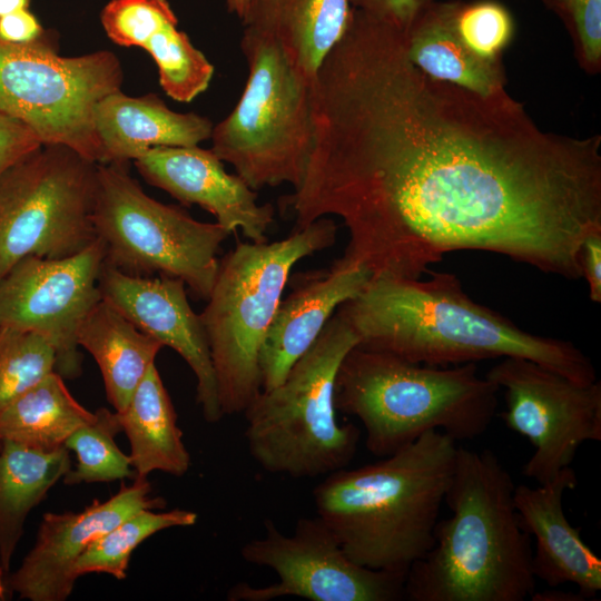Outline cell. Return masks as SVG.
I'll return each instance as SVG.
<instances>
[{"label": "cell", "instance_id": "e575fe53", "mask_svg": "<svg viewBox=\"0 0 601 601\" xmlns=\"http://www.w3.org/2000/svg\"><path fill=\"white\" fill-rule=\"evenodd\" d=\"M353 8L361 9L395 28L406 32L418 13L432 0H351Z\"/></svg>", "mask_w": 601, "mask_h": 601}, {"label": "cell", "instance_id": "d6986e66", "mask_svg": "<svg viewBox=\"0 0 601 601\" xmlns=\"http://www.w3.org/2000/svg\"><path fill=\"white\" fill-rule=\"evenodd\" d=\"M571 466L551 481L532 487L515 485L513 501L522 528L535 539L532 571L550 588L573 583L579 594L591 599L601 590V559L582 540L580 530L568 521L563 495L577 486Z\"/></svg>", "mask_w": 601, "mask_h": 601}, {"label": "cell", "instance_id": "836d02e7", "mask_svg": "<svg viewBox=\"0 0 601 601\" xmlns=\"http://www.w3.org/2000/svg\"><path fill=\"white\" fill-rule=\"evenodd\" d=\"M41 145L26 125L0 111V175Z\"/></svg>", "mask_w": 601, "mask_h": 601}, {"label": "cell", "instance_id": "2e32d148", "mask_svg": "<svg viewBox=\"0 0 601 601\" xmlns=\"http://www.w3.org/2000/svg\"><path fill=\"white\" fill-rule=\"evenodd\" d=\"M98 286L110 303L141 332L174 349L193 371L196 401L208 423L223 417L206 333L187 298L185 283L168 276L125 274L104 262Z\"/></svg>", "mask_w": 601, "mask_h": 601}, {"label": "cell", "instance_id": "ab89813d", "mask_svg": "<svg viewBox=\"0 0 601 601\" xmlns=\"http://www.w3.org/2000/svg\"><path fill=\"white\" fill-rule=\"evenodd\" d=\"M12 594L8 587L7 579L2 578L0 575V601H6L9 599V597Z\"/></svg>", "mask_w": 601, "mask_h": 601}, {"label": "cell", "instance_id": "f35d334b", "mask_svg": "<svg viewBox=\"0 0 601 601\" xmlns=\"http://www.w3.org/2000/svg\"><path fill=\"white\" fill-rule=\"evenodd\" d=\"M253 0H225L229 12L235 13L242 20L249 10Z\"/></svg>", "mask_w": 601, "mask_h": 601}, {"label": "cell", "instance_id": "603a6c76", "mask_svg": "<svg viewBox=\"0 0 601 601\" xmlns=\"http://www.w3.org/2000/svg\"><path fill=\"white\" fill-rule=\"evenodd\" d=\"M78 345L95 358L116 412L128 405L164 347L102 298L81 324Z\"/></svg>", "mask_w": 601, "mask_h": 601}, {"label": "cell", "instance_id": "4fadbf2b", "mask_svg": "<svg viewBox=\"0 0 601 601\" xmlns=\"http://www.w3.org/2000/svg\"><path fill=\"white\" fill-rule=\"evenodd\" d=\"M485 377L503 391L506 427L534 452L522 474L544 484L571 466L584 442L601 440V383L579 384L534 361L503 357Z\"/></svg>", "mask_w": 601, "mask_h": 601}, {"label": "cell", "instance_id": "8992f818", "mask_svg": "<svg viewBox=\"0 0 601 601\" xmlns=\"http://www.w3.org/2000/svg\"><path fill=\"white\" fill-rule=\"evenodd\" d=\"M337 225L319 218L273 243L237 242L220 260L200 315L224 415L243 413L262 391L259 351L292 268L336 242Z\"/></svg>", "mask_w": 601, "mask_h": 601}, {"label": "cell", "instance_id": "74e56055", "mask_svg": "<svg viewBox=\"0 0 601 601\" xmlns=\"http://www.w3.org/2000/svg\"><path fill=\"white\" fill-rule=\"evenodd\" d=\"M31 0H0V17L29 9Z\"/></svg>", "mask_w": 601, "mask_h": 601}, {"label": "cell", "instance_id": "9c48e42d", "mask_svg": "<svg viewBox=\"0 0 601 601\" xmlns=\"http://www.w3.org/2000/svg\"><path fill=\"white\" fill-rule=\"evenodd\" d=\"M127 165L97 167L93 225L105 263L129 275L178 278L207 300L218 272L217 254L229 233L151 198Z\"/></svg>", "mask_w": 601, "mask_h": 601}, {"label": "cell", "instance_id": "4316f807", "mask_svg": "<svg viewBox=\"0 0 601 601\" xmlns=\"http://www.w3.org/2000/svg\"><path fill=\"white\" fill-rule=\"evenodd\" d=\"M197 521L198 514L189 510L142 509L93 541L77 560L76 575L106 573L125 580L131 554L145 540L162 530L193 526Z\"/></svg>", "mask_w": 601, "mask_h": 601}, {"label": "cell", "instance_id": "5bb4252c", "mask_svg": "<svg viewBox=\"0 0 601 601\" xmlns=\"http://www.w3.org/2000/svg\"><path fill=\"white\" fill-rule=\"evenodd\" d=\"M105 249L97 238L65 258L27 256L0 279V327L43 336L56 351V372L81 374L78 332L101 299L98 279Z\"/></svg>", "mask_w": 601, "mask_h": 601}, {"label": "cell", "instance_id": "8fae6325", "mask_svg": "<svg viewBox=\"0 0 601 601\" xmlns=\"http://www.w3.org/2000/svg\"><path fill=\"white\" fill-rule=\"evenodd\" d=\"M95 162L62 145H41L0 175V279L27 256L65 258L96 239Z\"/></svg>", "mask_w": 601, "mask_h": 601}, {"label": "cell", "instance_id": "e0dca14e", "mask_svg": "<svg viewBox=\"0 0 601 601\" xmlns=\"http://www.w3.org/2000/svg\"><path fill=\"white\" fill-rule=\"evenodd\" d=\"M134 162L150 185L184 205H198L229 234L240 229L250 242H267L273 206L258 204L256 190L238 175L228 174L211 149L154 147Z\"/></svg>", "mask_w": 601, "mask_h": 601}, {"label": "cell", "instance_id": "30bf717a", "mask_svg": "<svg viewBox=\"0 0 601 601\" xmlns=\"http://www.w3.org/2000/svg\"><path fill=\"white\" fill-rule=\"evenodd\" d=\"M122 78L114 52L62 57L48 31L30 43L0 40V111L26 125L42 145L67 146L98 164L95 107L120 90Z\"/></svg>", "mask_w": 601, "mask_h": 601}, {"label": "cell", "instance_id": "52a82bcc", "mask_svg": "<svg viewBox=\"0 0 601 601\" xmlns=\"http://www.w3.org/2000/svg\"><path fill=\"white\" fill-rule=\"evenodd\" d=\"M358 344L337 311L312 346L276 387L260 391L243 412L253 460L266 472L294 479L326 476L355 456L361 431L339 424L335 377L344 356Z\"/></svg>", "mask_w": 601, "mask_h": 601}, {"label": "cell", "instance_id": "4dcf8cb0", "mask_svg": "<svg viewBox=\"0 0 601 601\" xmlns=\"http://www.w3.org/2000/svg\"><path fill=\"white\" fill-rule=\"evenodd\" d=\"M454 26L466 48L484 60H499L514 32L512 14L495 0L455 1Z\"/></svg>", "mask_w": 601, "mask_h": 601}, {"label": "cell", "instance_id": "f1b7e54d", "mask_svg": "<svg viewBox=\"0 0 601 601\" xmlns=\"http://www.w3.org/2000/svg\"><path fill=\"white\" fill-rule=\"evenodd\" d=\"M177 26L178 19L164 23L141 48L154 59L166 95L187 104L207 90L214 66Z\"/></svg>", "mask_w": 601, "mask_h": 601}, {"label": "cell", "instance_id": "d4e9b609", "mask_svg": "<svg viewBox=\"0 0 601 601\" xmlns=\"http://www.w3.org/2000/svg\"><path fill=\"white\" fill-rule=\"evenodd\" d=\"M69 450L45 451L2 441L0 447V575L8 581L11 560L28 514L71 469Z\"/></svg>", "mask_w": 601, "mask_h": 601}, {"label": "cell", "instance_id": "484cf974", "mask_svg": "<svg viewBox=\"0 0 601 601\" xmlns=\"http://www.w3.org/2000/svg\"><path fill=\"white\" fill-rule=\"evenodd\" d=\"M95 412L83 407L67 388L63 377L49 373L0 413V441L51 451L89 423Z\"/></svg>", "mask_w": 601, "mask_h": 601}, {"label": "cell", "instance_id": "5b68a950", "mask_svg": "<svg viewBox=\"0 0 601 601\" xmlns=\"http://www.w3.org/2000/svg\"><path fill=\"white\" fill-rule=\"evenodd\" d=\"M499 391L475 363L431 366L356 345L337 370L334 402L362 423L367 450L385 457L433 430L455 442L481 436Z\"/></svg>", "mask_w": 601, "mask_h": 601}, {"label": "cell", "instance_id": "44dd1931", "mask_svg": "<svg viewBox=\"0 0 601 601\" xmlns=\"http://www.w3.org/2000/svg\"><path fill=\"white\" fill-rule=\"evenodd\" d=\"M351 0H253L244 26L274 40L293 68L312 83L344 36Z\"/></svg>", "mask_w": 601, "mask_h": 601}, {"label": "cell", "instance_id": "ffe728a7", "mask_svg": "<svg viewBox=\"0 0 601 601\" xmlns=\"http://www.w3.org/2000/svg\"><path fill=\"white\" fill-rule=\"evenodd\" d=\"M100 164H128L154 147L198 146L210 138L214 124L195 112H177L154 93L129 97L117 90L95 107Z\"/></svg>", "mask_w": 601, "mask_h": 601}, {"label": "cell", "instance_id": "3957f363", "mask_svg": "<svg viewBox=\"0 0 601 601\" xmlns=\"http://www.w3.org/2000/svg\"><path fill=\"white\" fill-rule=\"evenodd\" d=\"M510 472L491 450L457 446L432 549L407 571L410 601H524L535 593L531 535L522 528Z\"/></svg>", "mask_w": 601, "mask_h": 601}, {"label": "cell", "instance_id": "7402d4cb", "mask_svg": "<svg viewBox=\"0 0 601 601\" xmlns=\"http://www.w3.org/2000/svg\"><path fill=\"white\" fill-rule=\"evenodd\" d=\"M455 1L432 0L405 32L408 60L427 77L449 82L481 96L504 90L499 60L475 56L454 26Z\"/></svg>", "mask_w": 601, "mask_h": 601}, {"label": "cell", "instance_id": "d6a6232c", "mask_svg": "<svg viewBox=\"0 0 601 601\" xmlns=\"http://www.w3.org/2000/svg\"><path fill=\"white\" fill-rule=\"evenodd\" d=\"M566 27L590 71L601 62V0H541Z\"/></svg>", "mask_w": 601, "mask_h": 601}, {"label": "cell", "instance_id": "6da1fadb", "mask_svg": "<svg viewBox=\"0 0 601 601\" xmlns=\"http://www.w3.org/2000/svg\"><path fill=\"white\" fill-rule=\"evenodd\" d=\"M311 98L313 149L279 203L294 229L341 218L343 256L372 278L417 279L464 249L582 277L581 244L601 231L600 138L543 131L505 90L427 77L405 32L359 9Z\"/></svg>", "mask_w": 601, "mask_h": 601}, {"label": "cell", "instance_id": "277c9868", "mask_svg": "<svg viewBox=\"0 0 601 601\" xmlns=\"http://www.w3.org/2000/svg\"><path fill=\"white\" fill-rule=\"evenodd\" d=\"M456 453L447 434L425 432L377 462L326 475L313 491L316 513L355 563L406 575L434 544Z\"/></svg>", "mask_w": 601, "mask_h": 601}, {"label": "cell", "instance_id": "d590c367", "mask_svg": "<svg viewBox=\"0 0 601 601\" xmlns=\"http://www.w3.org/2000/svg\"><path fill=\"white\" fill-rule=\"evenodd\" d=\"M46 31L29 9L0 17V40L8 43H30L40 39Z\"/></svg>", "mask_w": 601, "mask_h": 601}, {"label": "cell", "instance_id": "7c38bea8", "mask_svg": "<svg viewBox=\"0 0 601 601\" xmlns=\"http://www.w3.org/2000/svg\"><path fill=\"white\" fill-rule=\"evenodd\" d=\"M263 536L240 549L245 562L273 570L277 581L254 587L239 582L229 601H272L296 597L309 601H396L404 599V574L355 563L318 516L299 518L293 534L265 520Z\"/></svg>", "mask_w": 601, "mask_h": 601}, {"label": "cell", "instance_id": "83f0119b", "mask_svg": "<svg viewBox=\"0 0 601 601\" xmlns=\"http://www.w3.org/2000/svg\"><path fill=\"white\" fill-rule=\"evenodd\" d=\"M120 432L122 427L117 412L98 408L93 418L76 430L65 443L76 454L77 463L63 476V483L78 485L135 479L130 456L115 441Z\"/></svg>", "mask_w": 601, "mask_h": 601}, {"label": "cell", "instance_id": "1f68e13d", "mask_svg": "<svg viewBox=\"0 0 601 601\" xmlns=\"http://www.w3.org/2000/svg\"><path fill=\"white\" fill-rule=\"evenodd\" d=\"M177 19L167 0H111L102 9L108 38L121 47H140L164 23Z\"/></svg>", "mask_w": 601, "mask_h": 601}, {"label": "cell", "instance_id": "8d00e7d4", "mask_svg": "<svg viewBox=\"0 0 601 601\" xmlns=\"http://www.w3.org/2000/svg\"><path fill=\"white\" fill-rule=\"evenodd\" d=\"M582 277L589 285V296L592 302L601 303V231L588 235L580 250Z\"/></svg>", "mask_w": 601, "mask_h": 601}, {"label": "cell", "instance_id": "f546056e", "mask_svg": "<svg viewBox=\"0 0 601 601\" xmlns=\"http://www.w3.org/2000/svg\"><path fill=\"white\" fill-rule=\"evenodd\" d=\"M56 370V351L41 335L0 327V413Z\"/></svg>", "mask_w": 601, "mask_h": 601}, {"label": "cell", "instance_id": "ac0fdd59", "mask_svg": "<svg viewBox=\"0 0 601 601\" xmlns=\"http://www.w3.org/2000/svg\"><path fill=\"white\" fill-rule=\"evenodd\" d=\"M371 279L366 267L344 256L328 268L294 276L293 290L280 299L259 351L262 391L285 380L337 308L357 297Z\"/></svg>", "mask_w": 601, "mask_h": 601}, {"label": "cell", "instance_id": "9a60e30c", "mask_svg": "<svg viewBox=\"0 0 601 601\" xmlns=\"http://www.w3.org/2000/svg\"><path fill=\"white\" fill-rule=\"evenodd\" d=\"M151 492L147 477H135L106 501L96 499L81 511L45 513L33 546L8 575L10 591L28 601L67 600L78 579L76 562L93 541L142 509H164V497Z\"/></svg>", "mask_w": 601, "mask_h": 601}, {"label": "cell", "instance_id": "cb8c5ba5", "mask_svg": "<svg viewBox=\"0 0 601 601\" xmlns=\"http://www.w3.org/2000/svg\"><path fill=\"white\" fill-rule=\"evenodd\" d=\"M117 414L130 444L135 477H147L155 471L174 476L188 472L190 454L156 363L149 367L125 410Z\"/></svg>", "mask_w": 601, "mask_h": 601}, {"label": "cell", "instance_id": "60d3db41", "mask_svg": "<svg viewBox=\"0 0 601 601\" xmlns=\"http://www.w3.org/2000/svg\"><path fill=\"white\" fill-rule=\"evenodd\" d=\"M1 443H2V441H0V447H1Z\"/></svg>", "mask_w": 601, "mask_h": 601}, {"label": "cell", "instance_id": "ba28073f", "mask_svg": "<svg viewBox=\"0 0 601 601\" xmlns=\"http://www.w3.org/2000/svg\"><path fill=\"white\" fill-rule=\"evenodd\" d=\"M248 79L231 112L211 131V150L252 189L302 183L314 144L311 82L279 46L245 27Z\"/></svg>", "mask_w": 601, "mask_h": 601}, {"label": "cell", "instance_id": "7a4b0ae2", "mask_svg": "<svg viewBox=\"0 0 601 601\" xmlns=\"http://www.w3.org/2000/svg\"><path fill=\"white\" fill-rule=\"evenodd\" d=\"M428 272L426 280L372 278L338 307L358 346L443 367L523 357L579 384L597 381L590 358L571 342L528 333L470 298L455 274Z\"/></svg>", "mask_w": 601, "mask_h": 601}]
</instances>
